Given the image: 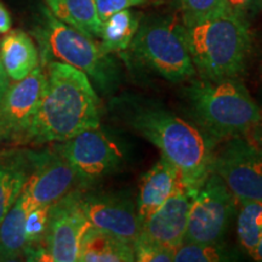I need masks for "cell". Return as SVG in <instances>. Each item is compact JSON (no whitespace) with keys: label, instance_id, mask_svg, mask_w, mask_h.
I'll return each mask as SVG.
<instances>
[{"label":"cell","instance_id":"cell-1","mask_svg":"<svg viewBox=\"0 0 262 262\" xmlns=\"http://www.w3.org/2000/svg\"><path fill=\"white\" fill-rule=\"evenodd\" d=\"M126 123L175 164L183 187L193 198L212 170L215 141L195 124L158 104L126 98Z\"/></svg>","mask_w":262,"mask_h":262},{"label":"cell","instance_id":"cell-2","mask_svg":"<svg viewBox=\"0 0 262 262\" xmlns=\"http://www.w3.org/2000/svg\"><path fill=\"white\" fill-rule=\"evenodd\" d=\"M100 119V98L88 75L63 62H50L27 142H63L98 127Z\"/></svg>","mask_w":262,"mask_h":262},{"label":"cell","instance_id":"cell-3","mask_svg":"<svg viewBox=\"0 0 262 262\" xmlns=\"http://www.w3.org/2000/svg\"><path fill=\"white\" fill-rule=\"evenodd\" d=\"M186 95L194 124L214 141L245 136L262 119L260 107L238 78H202Z\"/></svg>","mask_w":262,"mask_h":262},{"label":"cell","instance_id":"cell-4","mask_svg":"<svg viewBox=\"0 0 262 262\" xmlns=\"http://www.w3.org/2000/svg\"><path fill=\"white\" fill-rule=\"evenodd\" d=\"M195 71L203 79L239 78L251 50L249 22L232 14L186 28Z\"/></svg>","mask_w":262,"mask_h":262},{"label":"cell","instance_id":"cell-5","mask_svg":"<svg viewBox=\"0 0 262 262\" xmlns=\"http://www.w3.org/2000/svg\"><path fill=\"white\" fill-rule=\"evenodd\" d=\"M35 28L44 61L57 58L88 75L103 94H111L119 85V67L95 39L88 37L55 17L48 8H41Z\"/></svg>","mask_w":262,"mask_h":262},{"label":"cell","instance_id":"cell-6","mask_svg":"<svg viewBox=\"0 0 262 262\" xmlns=\"http://www.w3.org/2000/svg\"><path fill=\"white\" fill-rule=\"evenodd\" d=\"M129 49L164 79L179 83L194 77L186 27L176 18L150 17L140 22Z\"/></svg>","mask_w":262,"mask_h":262},{"label":"cell","instance_id":"cell-7","mask_svg":"<svg viewBox=\"0 0 262 262\" xmlns=\"http://www.w3.org/2000/svg\"><path fill=\"white\" fill-rule=\"evenodd\" d=\"M234 206L235 198L229 192L224 180L215 171H211L192 202L185 242L222 243Z\"/></svg>","mask_w":262,"mask_h":262},{"label":"cell","instance_id":"cell-8","mask_svg":"<svg viewBox=\"0 0 262 262\" xmlns=\"http://www.w3.org/2000/svg\"><path fill=\"white\" fill-rule=\"evenodd\" d=\"M235 201H262V147L244 136L232 137L215 149L212 170Z\"/></svg>","mask_w":262,"mask_h":262},{"label":"cell","instance_id":"cell-9","mask_svg":"<svg viewBox=\"0 0 262 262\" xmlns=\"http://www.w3.org/2000/svg\"><path fill=\"white\" fill-rule=\"evenodd\" d=\"M56 150L73 166L83 186L110 175L123 162V152L118 142L100 126L84 130L63 141Z\"/></svg>","mask_w":262,"mask_h":262},{"label":"cell","instance_id":"cell-10","mask_svg":"<svg viewBox=\"0 0 262 262\" xmlns=\"http://www.w3.org/2000/svg\"><path fill=\"white\" fill-rule=\"evenodd\" d=\"M83 209V195L74 189L50 206L44 237L48 261L75 262L79 258L81 239L90 227Z\"/></svg>","mask_w":262,"mask_h":262},{"label":"cell","instance_id":"cell-11","mask_svg":"<svg viewBox=\"0 0 262 262\" xmlns=\"http://www.w3.org/2000/svg\"><path fill=\"white\" fill-rule=\"evenodd\" d=\"M45 81L47 73L38 66L24 79L9 85L0 101V141L27 142Z\"/></svg>","mask_w":262,"mask_h":262},{"label":"cell","instance_id":"cell-12","mask_svg":"<svg viewBox=\"0 0 262 262\" xmlns=\"http://www.w3.org/2000/svg\"><path fill=\"white\" fill-rule=\"evenodd\" d=\"M29 153L32 171L22 192L33 206L52 205L81 185L73 166L57 150Z\"/></svg>","mask_w":262,"mask_h":262},{"label":"cell","instance_id":"cell-13","mask_svg":"<svg viewBox=\"0 0 262 262\" xmlns=\"http://www.w3.org/2000/svg\"><path fill=\"white\" fill-rule=\"evenodd\" d=\"M83 209L93 227L134 244L141 232L135 205L129 196L94 194L83 196Z\"/></svg>","mask_w":262,"mask_h":262},{"label":"cell","instance_id":"cell-14","mask_svg":"<svg viewBox=\"0 0 262 262\" xmlns=\"http://www.w3.org/2000/svg\"><path fill=\"white\" fill-rule=\"evenodd\" d=\"M193 199L194 198L181 186L158 210L142 222L137 238L176 250L185 242Z\"/></svg>","mask_w":262,"mask_h":262},{"label":"cell","instance_id":"cell-15","mask_svg":"<svg viewBox=\"0 0 262 262\" xmlns=\"http://www.w3.org/2000/svg\"><path fill=\"white\" fill-rule=\"evenodd\" d=\"M181 186H183L181 175L175 164L164 156L160 157L158 162L141 179L136 205L141 225Z\"/></svg>","mask_w":262,"mask_h":262},{"label":"cell","instance_id":"cell-16","mask_svg":"<svg viewBox=\"0 0 262 262\" xmlns=\"http://www.w3.org/2000/svg\"><path fill=\"white\" fill-rule=\"evenodd\" d=\"M0 57L11 80L24 79L39 66L37 45L27 33L19 29L9 31L0 42Z\"/></svg>","mask_w":262,"mask_h":262},{"label":"cell","instance_id":"cell-17","mask_svg":"<svg viewBox=\"0 0 262 262\" xmlns=\"http://www.w3.org/2000/svg\"><path fill=\"white\" fill-rule=\"evenodd\" d=\"M31 171V153L0 155V224L17 201Z\"/></svg>","mask_w":262,"mask_h":262},{"label":"cell","instance_id":"cell-18","mask_svg":"<svg viewBox=\"0 0 262 262\" xmlns=\"http://www.w3.org/2000/svg\"><path fill=\"white\" fill-rule=\"evenodd\" d=\"M81 262H133V244L90 226L81 239L79 258Z\"/></svg>","mask_w":262,"mask_h":262},{"label":"cell","instance_id":"cell-19","mask_svg":"<svg viewBox=\"0 0 262 262\" xmlns=\"http://www.w3.org/2000/svg\"><path fill=\"white\" fill-rule=\"evenodd\" d=\"M34 206L21 192L17 201L0 224V261H15L25 255V222L28 211Z\"/></svg>","mask_w":262,"mask_h":262},{"label":"cell","instance_id":"cell-20","mask_svg":"<svg viewBox=\"0 0 262 262\" xmlns=\"http://www.w3.org/2000/svg\"><path fill=\"white\" fill-rule=\"evenodd\" d=\"M55 17L93 39H100L102 21L94 0H45Z\"/></svg>","mask_w":262,"mask_h":262},{"label":"cell","instance_id":"cell-21","mask_svg":"<svg viewBox=\"0 0 262 262\" xmlns=\"http://www.w3.org/2000/svg\"><path fill=\"white\" fill-rule=\"evenodd\" d=\"M141 22L139 12L130 9L111 15L102 22L100 47L107 54H120L130 48Z\"/></svg>","mask_w":262,"mask_h":262},{"label":"cell","instance_id":"cell-22","mask_svg":"<svg viewBox=\"0 0 262 262\" xmlns=\"http://www.w3.org/2000/svg\"><path fill=\"white\" fill-rule=\"evenodd\" d=\"M238 215V238L242 248L254 258L262 241V201L241 203Z\"/></svg>","mask_w":262,"mask_h":262},{"label":"cell","instance_id":"cell-23","mask_svg":"<svg viewBox=\"0 0 262 262\" xmlns=\"http://www.w3.org/2000/svg\"><path fill=\"white\" fill-rule=\"evenodd\" d=\"M186 28L229 14L225 0H178Z\"/></svg>","mask_w":262,"mask_h":262},{"label":"cell","instance_id":"cell-24","mask_svg":"<svg viewBox=\"0 0 262 262\" xmlns=\"http://www.w3.org/2000/svg\"><path fill=\"white\" fill-rule=\"evenodd\" d=\"M232 255L226 251L222 243H185L175 250V262H221L232 260Z\"/></svg>","mask_w":262,"mask_h":262},{"label":"cell","instance_id":"cell-25","mask_svg":"<svg viewBox=\"0 0 262 262\" xmlns=\"http://www.w3.org/2000/svg\"><path fill=\"white\" fill-rule=\"evenodd\" d=\"M135 261L140 262H171L175 249L163 247L137 238L133 244Z\"/></svg>","mask_w":262,"mask_h":262},{"label":"cell","instance_id":"cell-26","mask_svg":"<svg viewBox=\"0 0 262 262\" xmlns=\"http://www.w3.org/2000/svg\"><path fill=\"white\" fill-rule=\"evenodd\" d=\"M229 14L250 21L262 11V0H225Z\"/></svg>","mask_w":262,"mask_h":262},{"label":"cell","instance_id":"cell-27","mask_svg":"<svg viewBox=\"0 0 262 262\" xmlns=\"http://www.w3.org/2000/svg\"><path fill=\"white\" fill-rule=\"evenodd\" d=\"M101 21H104L111 15L133 6L143 4L146 0H94Z\"/></svg>","mask_w":262,"mask_h":262},{"label":"cell","instance_id":"cell-28","mask_svg":"<svg viewBox=\"0 0 262 262\" xmlns=\"http://www.w3.org/2000/svg\"><path fill=\"white\" fill-rule=\"evenodd\" d=\"M12 19L9 10L0 2V34H5L11 29Z\"/></svg>","mask_w":262,"mask_h":262},{"label":"cell","instance_id":"cell-29","mask_svg":"<svg viewBox=\"0 0 262 262\" xmlns=\"http://www.w3.org/2000/svg\"><path fill=\"white\" fill-rule=\"evenodd\" d=\"M10 85V78L6 74L4 66H3L2 57H0V101H2L3 96H4L6 90H8Z\"/></svg>","mask_w":262,"mask_h":262},{"label":"cell","instance_id":"cell-30","mask_svg":"<svg viewBox=\"0 0 262 262\" xmlns=\"http://www.w3.org/2000/svg\"><path fill=\"white\" fill-rule=\"evenodd\" d=\"M250 133H251V139L254 140V142L260 147H262V119L261 122L250 131Z\"/></svg>","mask_w":262,"mask_h":262},{"label":"cell","instance_id":"cell-31","mask_svg":"<svg viewBox=\"0 0 262 262\" xmlns=\"http://www.w3.org/2000/svg\"><path fill=\"white\" fill-rule=\"evenodd\" d=\"M254 260H256V261H262V241H261L260 245H258V249H257L256 254H255Z\"/></svg>","mask_w":262,"mask_h":262}]
</instances>
